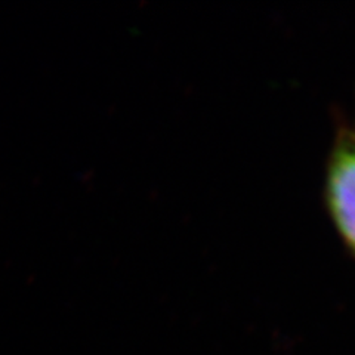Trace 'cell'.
Returning <instances> with one entry per match:
<instances>
[{
    "label": "cell",
    "instance_id": "cell-1",
    "mask_svg": "<svg viewBox=\"0 0 355 355\" xmlns=\"http://www.w3.org/2000/svg\"><path fill=\"white\" fill-rule=\"evenodd\" d=\"M324 200L343 246L355 259V128L338 117L324 178Z\"/></svg>",
    "mask_w": 355,
    "mask_h": 355
},
{
    "label": "cell",
    "instance_id": "cell-2",
    "mask_svg": "<svg viewBox=\"0 0 355 355\" xmlns=\"http://www.w3.org/2000/svg\"><path fill=\"white\" fill-rule=\"evenodd\" d=\"M352 125H354V128H355V120H354V123H352Z\"/></svg>",
    "mask_w": 355,
    "mask_h": 355
}]
</instances>
